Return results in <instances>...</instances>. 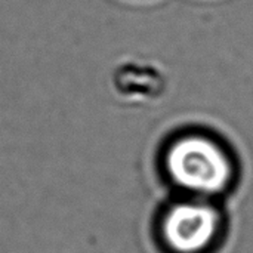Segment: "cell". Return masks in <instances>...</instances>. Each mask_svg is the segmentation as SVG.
<instances>
[{"instance_id": "6da1fadb", "label": "cell", "mask_w": 253, "mask_h": 253, "mask_svg": "<svg viewBox=\"0 0 253 253\" xmlns=\"http://www.w3.org/2000/svg\"><path fill=\"white\" fill-rule=\"evenodd\" d=\"M163 178L178 196L218 202L237 182L231 151L213 136L193 132L173 138L162 154Z\"/></svg>"}, {"instance_id": "7a4b0ae2", "label": "cell", "mask_w": 253, "mask_h": 253, "mask_svg": "<svg viewBox=\"0 0 253 253\" xmlns=\"http://www.w3.org/2000/svg\"><path fill=\"white\" fill-rule=\"evenodd\" d=\"M218 202L178 196L159 212L156 239L166 253H213L225 236Z\"/></svg>"}]
</instances>
